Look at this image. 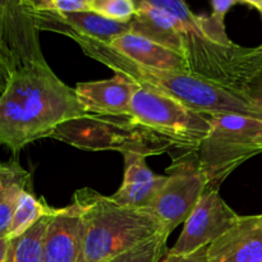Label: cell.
<instances>
[{
	"mask_svg": "<svg viewBox=\"0 0 262 262\" xmlns=\"http://www.w3.org/2000/svg\"><path fill=\"white\" fill-rule=\"evenodd\" d=\"M87 115L76 90L64 83L43 60L17 67L0 94V146L13 154L50 138L67 120Z\"/></svg>",
	"mask_w": 262,
	"mask_h": 262,
	"instance_id": "6da1fadb",
	"label": "cell"
},
{
	"mask_svg": "<svg viewBox=\"0 0 262 262\" xmlns=\"http://www.w3.org/2000/svg\"><path fill=\"white\" fill-rule=\"evenodd\" d=\"M256 9H257L258 10V12H260V14H261V17H262V2L260 3V4H257V5H256Z\"/></svg>",
	"mask_w": 262,
	"mask_h": 262,
	"instance_id": "836d02e7",
	"label": "cell"
},
{
	"mask_svg": "<svg viewBox=\"0 0 262 262\" xmlns=\"http://www.w3.org/2000/svg\"><path fill=\"white\" fill-rule=\"evenodd\" d=\"M129 117L166 141L177 152L176 158L199 150L211 129L209 114L194 112L178 100L147 87H140L135 94Z\"/></svg>",
	"mask_w": 262,
	"mask_h": 262,
	"instance_id": "52a82bcc",
	"label": "cell"
},
{
	"mask_svg": "<svg viewBox=\"0 0 262 262\" xmlns=\"http://www.w3.org/2000/svg\"><path fill=\"white\" fill-rule=\"evenodd\" d=\"M165 181L151 202V214L159 220L166 233L184 224L207 188L197 151L174 159L166 169Z\"/></svg>",
	"mask_w": 262,
	"mask_h": 262,
	"instance_id": "ba28073f",
	"label": "cell"
},
{
	"mask_svg": "<svg viewBox=\"0 0 262 262\" xmlns=\"http://www.w3.org/2000/svg\"><path fill=\"white\" fill-rule=\"evenodd\" d=\"M50 138L84 151H117L145 156L174 152L166 141L129 115H91L67 120L56 127Z\"/></svg>",
	"mask_w": 262,
	"mask_h": 262,
	"instance_id": "5b68a950",
	"label": "cell"
},
{
	"mask_svg": "<svg viewBox=\"0 0 262 262\" xmlns=\"http://www.w3.org/2000/svg\"><path fill=\"white\" fill-rule=\"evenodd\" d=\"M110 45L135 63L148 68L192 72L186 56L137 33H124L112 41Z\"/></svg>",
	"mask_w": 262,
	"mask_h": 262,
	"instance_id": "5bb4252c",
	"label": "cell"
},
{
	"mask_svg": "<svg viewBox=\"0 0 262 262\" xmlns=\"http://www.w3.org/2000/svg\"><path fill=\"white\" fill-rule=\"evenodd\" d=\"M239 216L222 199L219 189L206 188L192 214L184 222L183 230L169 252L187 255L207 247L228 232Z\"/></svg>",
	"mask_w": 262,
	"mask_h": 262,
	"instance_id": "9c48e42d",
	"label": "cell"
},
{
	"mask_svg": "<svg viewBox=\"0 0 262 262\" xmlns=\"http://www.w3.org/2000/svg\"><path fill=\"white\" fill-rule=\"evenodd\" d=\"M241 90L255 109L258 119L262 120V73L256 74L241 86Z\"/></svg>",
	"mask_w": 262,
	"mask_h": 262,
	"instance_id": "603a6c76",
	"label": "cell"
},
{
	"mask_svg": "<svg viewBox=\"0 0 262 262\" xmlns=\"http://www.w3.org/2000/svg\"><path fill=\"white\" fill-rule=\"evenodd\" d=\"M169 234L160 233L151 239L104 262H161L168 252Z\"/></svg>",
	"mask_w": 262,
	"mask_h": 262,
	"instance_id": "d6986e66",
	"label": "cell"
},
{
	"mask_svg": "<svg viewBox=\"0 0 262 262\" xmlns=\"http://www.w3.org/2000/svg\"><path fill=\"white\" fill-rule=\"evenodd\" d=\"M207 262H262V214L239 216L207 247Z\"/></svg>",
	"mask_w": 262,
	"mask_h": 262,
	"instance_id": "7c38bea8",
	"label": "cell"
},
{
	"mask_svg": "<svg viewBox=\"0 0 262 262\" xmlns=\"http://www.w3.org/2000/svg\"><path fill=\"white\" fill-rule=\"evenodd\" d=\"M2 37H3V10H2V7H0V42H2Z\"/></svg>",
	"mask_w": 262,
	"mask_h": 262,
	"instance_id": "d6a6232c",
	"label": "cell"
},
{
	"mask_svg": "<svg viewBox=\"0 0 262 262\" xmlns=\"http://www.w3.org/2000/svg\"><path fill=\"white\" fill-rule=\"evenodd\" d=\"M13 2H14V0H0V7H2V10L4 9V8L9 7Z\"/></svg>",
	"mask_w": 262,
	"mask_h": 262,
	"instance_id": "1f68e13d",
	"label": "cell"
},
{
	"mask_svg": "<svg viewBox=\"0 0 262 262\" xmlns=\"http://www.w3.org/2000/svg\"><path fill=\"white\" fill-rule=\"evenodd\" d=\"M168 13L186 40L187 59L193 73L228 86H237L233 59L239 46L225 32V25L212 15H197L184 0H133Z\"/></svg>",
	"mask_w": 262,
	"mask_h": 262,
	"instance_id": "277c9868",
	"label": "cell"
},
{
	"mask_svg": "<svg viewBox=\"0 0 262 262\" xmlns=\"http://www.w3.org/2000/svg\"><path fill=\"white\" fill-rule=\"evenodd\" d=\"M50 210L51 207L42 199L35 197L31 188L25 189L18 200L17 206H15L9 230H8V239H13V238L22 235Z\"/></svg>",
	"mask_w": 262,
	"mask_h": 262,
	"instance_id": "e0dca14e",
	"label": "cell"
},
{
	"mask_svg": "<svg viewBox=\"0 0 262 262\" xmlns=\"http://www.w3.org/2000/svg\"><path fill=\"white\" fill-rule=\"evenodd\" d=\"M51 210L27 232L9 239V250L5 262H42L43 241Z\"/></svg>",
	"mask_w": 262,
	"mask_h": 262,
	"instance_id": "2e32d148",
	"label": "cell"
},
{
	"mask_svg": "<svg viewBox=\"0 0 262 262\" xmlns=\"http://www.w3.org/2000/svg\"><path fill=\"white\" fill-rule=\"evenodd\" d=\"M15 66L8 54L7 49L0 42V92H3L9 82L10 76L14 72Z\"/></svg>",
	"mask_w": 262,
	"mask_h": 262,
	"instance_id": "cb8c5ba5",
	"label": "cell"
},
{
	"mask_svg": "<svg viewBox=\"0 0 262 262\" xmlns=\"http://www.w3.org/2000/svg\"><path fill=\"white\" fill-rule=\"evenodd\" d=\"M73 201L82 216L78 262H104L166 233L150 210L122 206L91 188L77 191Z\"/></svg>",
	"mask_w": 262,
	"mask_h": 262,
	"instance_id": "3957f363",
	"label": "cell"
},
{
	"mask_svg": "<svg viewBox=\"0 0 262 262\" xmlns=\"http://www.w3.org/2000/svg\"><path fill=\"white\" fill-rule=\"evenodd\" d=\"M210 2H211L212 7V17L224 22L227 13L229 12L234 5L239 4L241 0H210Z\"/></svg>",
	"mask_w": 262,
	"mask_h": 262,
	"instance_id": "83f0119b",
	"label": "cell"
},
{
	"mask_svg": "<svg viewBox=\"0 0 262 262\" xmlns=\"http://www.w3.org/2000/svg\"><path fill=\"white\" fill-rule=\"evenodd\" d=\"M22 8L28 12H46L54 10L51 0H15Z\"/></svg>",
	"mask_w": 262,
	"mask_h": 262,
	"instance_id": "f1b7e54d",
	"label": "cell"
},
{
	"mask_svg": "<svg viewBox=\"0 0 262 262\" xmlns=\"http://www.w3.org/2000/svg\"><path fill=\"white\" fill-rule=\"evenodd\" d=\"M124 156V178L122 184L143 186L155 182L159 178L146 164L145 156L140 154H123Z\"/></svg>",
	"mask_w": 262,
	"mask_h": 262,
	"instance_id": "44dd1931",
	"label": "cell"
},
{
	"mask_svg": "<svg viewBox=\"0 0 262 262\" xmlns=\"http://www.w3.org/2000/svg\"><path fill=\"white\" fill-rule=\"evenodd\" d=\"M31 188V174L23 170L18 177L0 189V237H7L10 222L20 194Z\"/></svg>",
	"mask_w": 262,
	"mask_h": 262,
	"instance_id": "ac0fdd59",
	"label": "cell"
},
{
	"mask_svg": "<svg viewBox=\"0 0 262 262\" xmlns=\"http://www.w3.org/2000/svg\"><path fill=\"white\" fill-rule=\"evenodd\" d=\"M135 5L136 14L130 20V32L155 41L187 58L186 40L176 20L168 13L151 5Z\"/></svg>",
	"mask_w": 262,
	"mask_h": 262,
	"instance_id": "9a60e30c",
	"label": "cell"
},
{
	"mask_svg": "<svg viewBox=\"0 0 262 262\" xmlns=\"http://www.w3.org/2000/svg\"><path fill=\"white\" fill-rule=\"evenodd\" d=\"M90 10L110 19L130 22L136 14L133 0H90Z\"/></svg>",
	"mask_w": 262,
	"mask_h": 262,
	"instance_id": "7402d4cb",
	"label": "cell"
},
{
	"mask_svg": "<svg viewBox=\"0 0 262 262\" xmlns=\"http://www.w3.org/2000/svg\"><path fill=\"white\" fill-rule=\"evenodd\" d=\"M262 73V42L256 48L246 49L239 46L233 59V74L239 87L256 74Z\"/></svg>",
	"mask_w": 262,
	"mask_h": 262,
	"instance_id": "ffe728a7",
	"label": "cell"
},
{
	"mask_svg": "<svg viewBox=\"0 0 262 262\" xmlns=\"http://www.w3.org/2000/svg\"><path fill=\"white\" fill-rule=\"evenodd\" d=\"M25 169L18 163H0V189L19 176Z\"/></svg>",
	"mask_w": 262,
	"mask_h": 262,
	"instance_id": "4316f807",
	"label": "cell"
},
{
	"mask_svg": "<svg viewBox=\"0 0 262 262\" xmlns=\"http://www.w3.org/2000/svg\"><path fill=\"white\" fill-rule=\"evenodd\" d=\"M72 40L78 43L86 55L109 67L115 74L127 77L141 87L168 95L194 112L202 114L234 113L257 118L251 102L237 87L220 83L193 72L161 71L141 66L120 54L110 43L94 38L74 36Z\"/></svg>",
	"mask_w": 262,
	"mask_h": 262,
	"instance_id": "7a4b0ae2",
	"label": "cell"
},
{
	"mask_svg": "<svg viewBox=\"0 0 262 262\" xmlns=\"http://www.w3.org/2000/svg\"><path fill=\"white\" fill-rule=\"evenodd\" d=\"M262 0H241V3H246V4H250L252 7H256L257 4H260Z\"/></svg>",
	"mask_w": 262,
	"mask_h": 262,
	"instance_id": "4dcf8cb0",
	"label": "cell"
},
{
	"mask_svg": "<svg viewBox=\"0 0 262 262\" xmlns=\"http://www.w3.org/2000/svg\"><path fill=\"white\" fill-rule=\"evenodd\" d=\"M8 250H9V239L7 237H0V262L7 260Z\"/></svg>",
	"mask_w": 262,
	"mask_h": 262,
	"instance_id": "f546056e",
	"label": "cell"
},
{
	"mask_svg": "<svg viewBox=\"0 0 262 262\" xmlns=\"http://www.w3.org/2000/svg\"><path fill=\"white\" fill-rule=\"evenodd\" d=\"M82 246V216L74 201L51 210L43 241L42 262H78Z\"/></svg>",
	"mask_w": 262,
	"mask_h": 262,
	"instance_id": "4fadbf2b",
	"label": "cell"
},
{
	"mask_svg": "<svg viewBox=\"0 0 262 262\" xmlns=\"http://www.w3.org/2000/svg\"><path fill=\"white\" fill-rule=\"evenodd\" d=\"M54 10L60 13H76L90 10V0H51Z\"/></svg>",
	"mask_w": 262,
	"mask_h": 262,
	"instance_id": "d4e9b609",
	"label": "cell"
},
{
	"mask_svg": "<svg viewBox=\"0 0 262 262\" xmlns=\"http://www.w3.org/2000/svg\"><path fill=\"white\" fill-rule=\"evenodd\" d=\"M28 13L38 31H51L71 38L82 36L110 43L119 36L130 32V22L110 19L94 10L76 13H60L56 10Z\"/></svg>",
	"mask_w": 262,
	"mask_h": 262,
	"instance_id": "30bf717a",
	"label": "cell"
},
{
	"mask_svg": "<svg viewBox=\"0 0 262 262\" xmlns=\"http://www.w3.org/2000/svg\"><path fill=\"white\" fill-rule=\"evenodd\" d=\"M140 87L132 79L115 74L110 79L81 82L74 90L87 114L127 117L133 96Z\"/></svg>",
	"mask_w": 262,
	"mask_h": 262,
	"instance_id": "8fae6325",
	"label": "cell"
},
{
	"mask_svg": "<svg viewBox=\"0 0 262 262\" xmlns=\"http://www.w3.org/2000/svg\"><path fill=\"white\" fill-rule=\"evenodd\" d=\"M211 129L197 150L207 188L223 182L251 158L262 154V120L234 113L209 114Z\"/></svg>",
	"mask_w": 262,
	"mask_h": 262,
	"instance_id": "8992f818",
	"label": "cell"
},
{
	"mask_svg": "<svg viewBox=\"0 0 262 262\" xmlns=\"http://www.w3.org/2000/svg\"><path fill=\"white\" fill-rule=\"evenodd\" d=\"M207 247H202L187 255H174L168 251L161 262H207Z\"/></svg>",
	"mask_w": 262,
	"mask_h": 262,
	"instance_id": "484cf974",
	"label": "cell"
}]
</instances>
